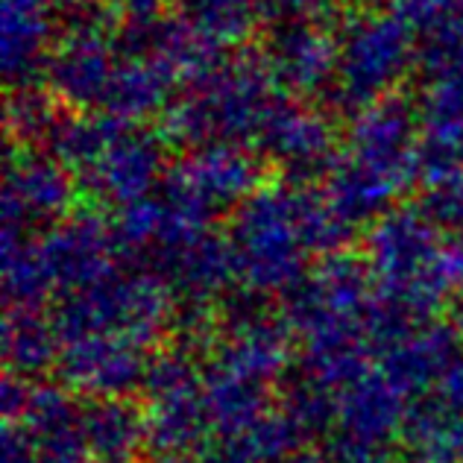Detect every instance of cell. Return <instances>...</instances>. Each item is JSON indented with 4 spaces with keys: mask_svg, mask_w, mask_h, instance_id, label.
I'll use <instances>...</instances> for the list:
<instances>
[{
    "mask_svg": "<svg viewBox=\"0 0 463 463\" xmlns=\"http://www.w3.org/2000/svg\"><path fill=\"white\" fill-rule=\"evenodd\" d=\"M167 4H170V0H109V6H112L118 15L129 18L132 24L158 21Z\"/></svg>",
    "mask_w": 463,
    "mask_h": 463,
    "instance_id": "obj_28",
    "label": "cell"
},
{
    "mask_svg": "<svg viewBox=\"0 0 463 463\" xmlns=\"http://www.w3.org/2000/svg\"><path fill=\"white\" fill-rule=\"evenodd\" d=\"M51 147L77 188L118 212L158 194L167 176L162 138L106 112H80L59 120Z\"/></svg>",
    "mask_w": 463,
    "mask_h": 463,
    "instance_id": "obj_8",
    "label": "cell"
},
{
    "mask_svg": "<svg viewBox=\"0 0 463 463\" xmlns=\"http://www.w3.org/2000/svg\"><path fill=\"white\" fill-rule=\"evenodd\" d=\"M349 235L320 191L302 182L261 185L229 214L226 247L235 285L252 297H290Z\"/></svg>",
    "mask_w": 463,
    "mask_h": 463,
    "instance_id": "obj_3",
    "label": "cell"
},
{
    "mask_svg": "<svg viewBox=\"0 0 463 463\" xmlns=\"http://www.w3.org/2000/svg\"><path fill=\"white\" fill-rule=\"evenodd\" d=\"M340 0H267V9L285 24L290 21H326Z\"/></svg>",
    "mask_w": 463,
    "mask_h": 463,
    "instance_id": "obj_26",
    "label": "cell"
},
{
    "mask_svg": "<svg viewBox=\"0 0 463 463\" xmlns=\"http://www.w3.org/2000/svg\"><path fill=\"white\" fill-rule=\"evenodd\" d=\"M59 332L53 314L39 306H6L4 317V361L6 373L18 379H35L56 367Z\"/></svg>",
    "mask_w": 463,
    "mask_h": 463,
    "instance_id": "obj_20",
    "label": "cell"
},
{
    "mask_svg": "<svg viewBox=\"0 0 463 463\" xmlns=\"http://www.w3.org/2000/svg\"><path fill=\"white\" fill-rule=\"evenodd\" d=\"M434 452L446 455L452 463H463V420H458L455 425H449V431L443 434V440L437 443Z\"/></svg>",
    "mask_w": 463,
    "mask_h": 463,
    "instance_id": "obj_29",
    "label": "cell"
},
{
    "mask_svg": "<svg viewBox=\"0 0 463 463\" xmlns=\"http://www.w3.org/2000/svg\"><path fill=\"white\" fill-rule=\"evenodd\" d=\"M417 112L429 165H463V39L429 44Z\"/></svg>",
    "mask_w": 463,
    "mask_h": 463,
    "instance_id": "obj_15",
    "label": "cell"
},
{
    "mask_svg": "<svg viewBox=\"0 0 463 463\" xmlns=\"http://www.w3.org/2000/svg\"><path fill=\"white\" fill-rule=\"evenodd\" d=\"M452 328H455L458 340L463 344V282L452 297Z\"/></svg>",
    "mask_w": 463,
    "mask_h": 463,
    "instance_id": "obj_31",
    "label": "cell"
},
{
    "mask_svg": "<svg viewBox=\"0 0 463 463\" xmlns=\"http://www.w3.org/2000/svg\"><path fill=\"white\" fill-rule=\"evenodd\" d=\"M308 434L285 405L212 440L209 463H299Z\"/></svg>",
    "mask_w": 463,
    "mask_h": 463,
    "instance_id": "obj_19",
    "label": "cell"
},
{
    "mask_svg": "<svg viewBox=\"0 0 463 463\" xmlns=\"http://www.w3.org/2000/svg\"><path fill=\"white\" fill-rule=\"evenodd\" d=\"M422 209L443 229H452L463 235V165L425 167Z\"/></svg>",
    "mask_w": 463,
    "mask_h": 463,
    "instance_id": "obj_25",
    "label": "cell"
},
{
    "mask_svg": "<svg viewBox=\"0 0 463 463\" xmlns=\"http://www.w3.org/2000/svg\"><path fill=\"white\" fill-rule=\"evenodd\" d=\"M120 56L112 15L65 24L47 65V91L77 112H103Z\"/></svg>",
    "mask_w": 463,
    "mask_h": 463,
    "instance_id": "obj_13",
    "label": "cell"
},
{
    "mask_svg": "<svg viewBox=\"0 0 463 463\" xmlns=\"http://www.w3.org/2000/svg\"><path fill=\"white\" fill-rule=\"evenodd\" d=\"M429 44L463 39V0H387Z\"/></svg>",
    "mask_w": 463,
    "mask_h": 463,
    "instance_id": "obj_24",
    "label": "cell"
},
{
    "mask_svg": "<svg viewBox=\"0 0 463 463\" xmlns=\"http://www.w3.org/2000/svg\"><path fill=\"white\" fill-rule=\"evenodd\" d=\"M156 463H209L205 458H194V455H162Z\"/></svg>",
    "mask_w": 463,
    "mask_h": 463,
    "instance_id": "obj_32",
    "label": "cell"
},
{
    "mask_svg": "<svg viewBox=\"0 0 463 463\" xmlns=\"http://www.w3.org/2000/svg\"><path fill=\"white\" fill-rule=\"evenodd\" d=\"M288 97L264 56H221L170 103L165 136L188 150L238 144L255 153Z\"/></svg>",
    "mask_w": 463,
    "mask_h": 463,
    "instance_id": "obj_7",
    "label": "cell"
},
{
    "mask_svg": "<svg viewBox=\"0 0 463 463\" xmlns=\"http://www.w3.org/2000/svg\"><path fill=\"white\" fill-rule=\"evenodd\" d=\"M77 182L53 153L15 147L4 174V223L12 232H42L71 217Z\"/></svg>",
    "mask_w": 463,
    "mask_h": 463,
    "instance_id": "obj_14",
    "label": "cell"
},
{
    "mask_svg": "<svg viewBox=\"0 0 463 463\" xmlns=\"http://www.w3.org/2000/svg\"><path fill=\"white\" fill-rule=\"evenodd\" d=\"M402 314L375 294L364 261L332 252L288 302V323L302 346L297 390L314 396L355 379L379 361V346Z\"/></svg>",
    "mask_w": 463,
    "mask_h": 463,
    "instance_id": "obj_2",
    "label": "cell"
},
{
    "mask_svg": "<svg viewBox=\"0 0 463 463\" xmlns=\"http://www.w3.org/2000/svg\"><path fill=\"white\" fill-rule=\"evenodd\" d=\"M337 147L340 138L323 109L299 97H288L255 153L273 162L288 179L302 182L308 176H326Z\"/></svg>",
    "mask_w": 463,
    "mask_h": 463,
    "instance_id": "obj_16",
    "label": "cell"
},
{
    "mask_svg": "<svg viewBox=\"0 0 463 463\" xmlns=\"http://www.w3.org/2000/svg\"><path fill=\"white\" fill-rule=\"evenodd\" d=\"M390 463H452L446 455L440 452H434V449H417V452H411V455H402L396 460H390Z\"/></svg>",
    "mask_w": 463,
    "mask_h": 463,
    "instance_id": "obj_30",
    "label": "cell"
},
{
    "mask_svg": "<svg viewBox=\"0 0 463 463\" xmlns=\"http://www.w3.org/2000/svg\"><path fill=\"white\" fill-rule=\"evenodd\" d=\"M176 308L165 279L127 255L115 270L59 302V379L82 399H127L147 384L156 346Z\"/></svg>",
    "mask_w": 463,
    "mask_h": 463,
    "instance_id": "obj_1",
    "label": "cell"
},
{
    "mask_svg": "<svg viewBox=\"0 0 463 463\" xmlns=\"http://www.w3.org/2000/svg\"><path fill=\"white\" fill-rule=\"evenodd\" d=\"M182 21L197 30L217 51H229L250 39L267 15V0H176Z\"/></svg>",
    "mask_w": 463,
    "mask_h": 463,
    "instance_id": "obj_22",
    "label": "cell"
},
{
    "mask_svg": "<svg viewBox=\"0 0 463 463\" xmlns=\"http://www.w3.org/2000/svg\"><path fill=\"white\" fill-rule=\"evenodd\" d=\"M144 390V425L147 440L162 455H191L212 443V417L205 402L203 364L188 352H167L156 358Z\"/></svg>",
    "mask_w": 463,
    "mask_h": 463,
    "instance_id": "obj_11",
    "label": "cell"
},
{
    "mask_svg": "<svg viewBox=\"0 0 463 463\" xmlns=\"http://www.w3.org/2000/svg\"><path fill=\"white\" fill-rule=\"evenodd\" d=\"M294 344L288 317L267 308H241L212 332L203 361L212 440L273 408V390L290 367Z\"/></svg>",
    "mask_w": 463,
    "mask_h": 463,
    "instance_id": "obj_5",
    "label": "cell"
},
{
    "mask_svg": "<svg viewBox=\"0 0 463 463\" xmlns=\"http://www.w3.org/2000/svg\"><path fill=\"white\" fill-rule=\"evenodd\" d=\"M299 463H387V460L361 452V449L344 446V443L323 440L320 446L306 449V452H302V458H299Z\"/></svg>",
    "mask_w": 463,
    "mask_h": 463,
    "instance_id": "obj_27",
    "label": "cell"
},
{
    "mask_svg": "<svg viewBox=\"0 0 463 463\" xmlns=\"http://www.w3.org/2000/svg\"><path fill=\"white\" fill-rule=\"evenodd\" d=\"M85 437L94 463H132L150 443L144 413L127 399H85Z\"/></svg>",
    "mask_w": 463,
    "mask_h": 463,
    "instance_id": "obj_21",
    "label": "cell"
},
{
    "mask_svg": "<svg viewBox=\"0 0 463 463\" xmlns=\"http://www.w3.org/2000/svg\"><path fill=\"white\" fill-rule=\"evenodd\" d=\"M267 65L279 85L299 100L326 94L337 80V33L323 21L282 24L267 44Z\"/></svg>",
    "mask_w": 463,
    "mask_h": 463,
    "instance_id": "obj_18",
    "label": "cell"
},
{
    "mask_svg": "<svg viewBox=\"0 0 463 463\" xmlns=\"http://www.w3.org/2000/svg\"><path fill=\"white\" fill-rule=\"evenodd\" d=\"M56 97L51 91H42L39 85L30 89H15L6 106V129L9 138L18 141V147H33L35 141L51 138L59 127L53 112Z\"/></svg>",
    "mask_w": 463,
    "mask_h": 463,
    "instance_id": "obj_23",
    "label": "cell"
},
{
    "mask_svg": "<svg viewBox=\"0 0 463 463\" xmlns=\"http://www.w3.org/2000/svg\"><path fill=\"white\" fill-rule=\"evenodd\" d=\"M361 261L384 306L413 320H431L463 279L460 250L429 212L413 205H399L367 226Z\"/></svg>",
    "mask_w": 463,
    "mask_h": 463,
    "instance_id": "obj_6",
    "label": "cell"
},
{
    "mask_svg": "<svg viewBox=\"0 0 463 463\" xmlns=\"http://www.w3.org/2000/svg\"><path fill=\"white\" fill-rule=\"evenodd\" d=\"M259 188V153L238 144H203L167 167L162 194L176 209L214 223V217L241 209Z\"/></svg>",
    "mask_w": 463,
    "mask_h": 463,
    "instance_id": "obj_12",
    "label": "cell"
},
{
    "mask_svg": "<svg viewBox=\"0 0 463 463\" xmlns=\"http://www.w3.org/2000/svg\"><path fill=\"white\" fill-rule=\"evenodd\" d=\"M458 250H460V276H463V241L458 243ZM460 282H463V279H460Z\"/></svg>",
    "mask_w": 463,
    "mask_h": 463,
    "instance_id": "obj_33",
    "label": "cell"
},
{
    "mask_svg": "<svg viewBox=\"0 0 463 463\" xmlns=\"http://www.w3.org/2000/svg\"><path fill=\"white\" fill-rule=\"evenodd\" d=\"M425 167L420 112L399 97H387L352 112L320 194L349 235L399 209L402 197L425 179Z\"/></svg>",
    "mask_w": 463,
    "mask_h": 463,
    "instance_id": "obj_4",
    "label": "cell"
},
{
    "mask_svg": "<svg viewBox=\"0 0 463 463\" xmlns=\"http://www.w3.org/2000/svg\"><path fill=\"white\" fill-rule=\"evenodd\" d=\"M420 62V35L390 6L358 9L337 33V100L352 112L396 97Z\"/></svg>",
    "mask_w": 463,
    "mask_h": 463,
    "instance_id": "obj_10",
    "label": "cell"
},
{
    "mask_svg": "<svg viewBox=\"0 0 463 463\" xmlns=\"http://www.w3.org/2000/svg\"><path fill=\"white\" fill-rule=\"evenodd\" d=\"M59 35V0H0V59L12 89H30L47 74Z\"/></svg>",
    "mask_w": 463,
    "mask_h": 463,
    "instance_id": "obj_17",
    "label": "cell"
},
{
    "mask_svg": "<svg viewBox=\"0 0 463 463\" xmlns=\"http://www.w3.org/2000/svg\"><path fill=\"white\" fill-rule=\"evenodd\" d=\"M127 261L115 223L97 217H68L42 232L4 235V294L6 306H39L62 302L89 288L109 270Z\"/></svg>",
    "mask_w": 463,
    "mask_h": 463,
    "instance_id": "obj_9",
    "label": "cell"
}]
</instances>
